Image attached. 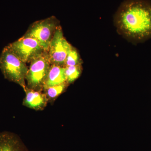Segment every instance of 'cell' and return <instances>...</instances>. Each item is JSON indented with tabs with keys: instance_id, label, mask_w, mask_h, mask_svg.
I'll use <instances>...</instances> for the list:
<instances>
[{
	"instance_id": "1",
	"label": "cell",
	"mask_w": 151,
	"mask_h": 151,
	"mask_svg": "<svg viewBox=\"0 0 151 151\" xmlns=\"http://www.w3.org/2000/svg\"><path fill=\"white\" fill-rule=\"evenodd\" d=\"M118 32L128 40L141 42L151 37V2L126 0L114 17Z\"/></svg>"
},
{
	"instance_id": "2",
	"label": "cell",
	"mask_w": 151,
	"mask_h": 151,
	"mask_svg": "<svg viewBox=\"0 0 151 151\" xmlns=\"http://www.w3.org/2000/svg\"><path fill=\"white\" fill-rule=\"evenodd\" d=\"M25 63L19 58L7 46L0 55V69L7 80L21 86L25 92L26 77L28 68Z\"/></svg>"
},
{
	"instance_id": "3",
	"label": "cell",
	"mask_w": 151,
	"mask_h": 151,
	"mask_svg": "<svg viewBox=\"0 0 151 151\" xmlns=\"http://www.w3.org/2000/svg\"><path fill=\"white\" fill-rule=\"evenodd\" d=\"M30 62L26 77L27 86L29 89L41 92L51 65L48 52H44Z\"/></svg>"
},
{
	"instance_id": "4",
	"label": "cell",
	"mask_w": 151,
	"mask_h": 151,
	"mask_svg": "<svg viewBox=\"0 0 151 151\" xmlns=\"http://www.w3.org/2000/svg\"><path fill=\"white\" fill-rule=\"evenodd\" d=\"M58 26L56 19L49 18L34 23L24 37L36 40L44 49L48 52L50 42Z\"/></svg>"
},
{
	"instance_id": "5",
	"label": "cell",
	"mask_w": 151,
	"mask_h": 151,
	"mask_svg": "<svg viewBox=\"0 0 151 151\" xmlns=\"http://www.w3.org/2000/svg\"><path fill=\"white\" fill-rule=\"evenodd\" d=\"M72 47L64 37L61 27L58 26L47 52L51 65L65 67V60Z\"/></svg>"
},
{
	"instance_id": "6",
	"label": "cell",
	"mask_w": 151,
	"mask_h": 151,
	"mask_svg": "<svg viewBox=\"0 0 151 151\" xmlns=\"http://www.w3.org/2000/svg\"><path fill=\"white\" fill-rule=\"evenodd\" d=\"M7 46L25 63L31 62L34 58L45 51L36 40L24 36L9 44Z\"/></svg>"
},
{
	"instance_id": "7",
	"label": "cell",
	"mask_w": 151,
	"mask_h": 151,
	"mask_svg": "<svg viewBox=\"0 0 151 151\" xmlns=\"http://www.w3.org/2000/svg\"><path fill=\"white\" fill-rule=\"evenodd\" d=\"M23 105L34 110H42L46 107L48 100L45 93L27 87Z\"/></svg>"
},
{
	"instance_id": "8",
	"label": "cell",
	"mask_w": 151,
	"mask_h": 151,
	"mask_svg": "<svg viewBox=\"0 0 151 151\" xmlns=\"http://www.w3.org/2000/svg\"><path fill=\"white\" fill-rule=\"evenodd\" d=\"M0 151H26L17 136L8 132H0Z\"/></svg>"
},
{
	"instance_id": "9",
	"label": "cell",
	"mask_w": 151,
	"mask_h": 151,
	"mask_svg": "<svg viewBox=\"0 0 151 151\" xmlns=\"http://www.w3.org/2000/svg\"><path fill=\"white\" fill-rule=\"evenodd\" d=\"M67 82L65 75V67L51 65L44 84L43 89Z\"/></svg>"
},
{
	"instance_id": "10",
	"label": "cell",
	"mask_w": 151,
	"mask_h": 151,
	"mask_svg": "<svg viewBox=\"0 0 151 151\" xmlns=\"http://www.w3.org/2000/svg\"><path fill=\"white\" fill-rule=\"evenodd\" d=\"M67 84H68L67 82H65L59 85L50 86L43 89L48 102L53 101L60 94H62L67 87Z\"/></svg>"
},
{
	"instance_id": "11",
	"label": "cell",
	"mask_w": 151,
	"mask_h": 151,
	"mask_svg": "<svg viewBox=\"0 0 151 151\" xmlns=\"http://www.w3.org/2000/svg\"><path fill=\"white\" fill-rule=\"evenodd\" d=\"M81 72V65L65 67V75L68 84L72 83L80 76Z\"/></svg>"
},
{
	"instance_id": "12",
	"label": "cell",
	"mask_w": 151,
	"mask_h": 151,
	"mask_svg": "<svg viewBox=\"0 0 151 151\" xmlns=\"http://www.w3.org/2000/svg\"><path fill=\"white\" fill-rule=\"evenodd\" d=\"M81 60L76 49L72 47L65 60V67L81 65Z\"/></svg>"
}]
</instances>
